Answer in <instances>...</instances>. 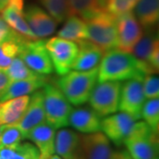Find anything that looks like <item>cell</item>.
Returning <instances> with one entry per match:
<instances>
[{
  "instance_id": "obj_1",
  "label": "cell",
  "mask_w": 159,
  "mask_h": 159,
  "mask_svg": "<svg viewBox=\"0 0 159 159\" xmlns=\"http://www.w3.org/2000/svg\"><path fill=\"white\" fill-rule=\"evenodd\" d=\"M145 74L139 69L135 57L118 49L104 52L98 66L97 80L123 81L136 79L143 80Z\"/></svg>"
},
{
  "instance_id": "obj_2",
  "label": "cell",
  "mask_w": 159,
  "mask_h": 159,
  "mask_svg": "<svg viewBox=\"0 0 159 159\" xmlns=\"http://www.w3.org/2000/svg\"><path fill=\"white\" fill-rule=\"evenodd\" d=\"M98 67L88 71H70L57 80V88L68 102L80 106L89 101L93 89L97 83Z\"/></svg>"
},
{
  "instance_id": "obj_3",
  "label": "cell",
  "mask_w": 159,
  "mask_h": 159,
  "mask_svg": "<svg viewBox=\"0 0 159 159\" xmlns=\"http://www.w3.org/2000/svg\"><path fill=\"white\" fill-rule=\"evenodd\" d=\"M85 21L89 41L101 48L103 52L117 49V18L106 10H100Z\"/></svg>"
},
{
  "instance_id": "obj_4",
  "label": "cell",
  "mask_w": 159,
  "mask_h": 159,
  "mask_svg": "<svg viewBox=\"0 0 159 159\" xmlns=\"http://www.w3.org/2000/svg\"><path fill=\"white\" fill-rule=\"evenodd\" d=\"M124 144L133 159H158V133L144 121L134 123Z\"/></svg>"
},
{
  "instance_id": "obj_5",
  "label": "cell",
  "mask_w": 159,
  "mask_h": 159,
  "mask_svg": "<svg viewBox=\"0 0 159 159\" xmlns=\"http://www.w3.org/2000/svg\"><path fill=\"white\" fill-rule=\"evenodd\" d=\"M43 92L46 122L55 130L67 126L73 108L62 91L54 84L47 83Z\"/></svg>"
},
{
  "instance_id": "obj_6",
  "label": "cell",
  "mask_w": 159,
  "mask_h": 159,
  "mask_svg": "<svg viewBox=\"0 0 159 159\" xmlns=\"http://www.w3.org/2000/svg\"><path fill=\"white\" fill-rule=\"evenodd\" d=\"M121 87V81H98L88 101L91 108L100 117L116 113L119 110Z\"/></svg>"
},
{
  "instance_id": "obj_7",
  "label": "cell",
  "mask_w": 159,
  "mask_h": 159,
  "mask_svg": "<svg viewBox=\"0 0 159 159\" xmlns=\"http://www.w3.org/2000/svg\"><path fill=\"white\" fill-rule=\"evenodd\" d=\"M45 47L53 69L58 75L62 76L72 70L78 53V45L75 42L56 36L46 40Z\"/></svg>"
},
{
  "instance_id": "obj_8",
  "label": "cell",
  "mask_w": 159,
  "mask_h": 159,
  "mask_svg": "<svg viewBox=\"0 0 159 159\" xmlns=\"http://www.w3.org/2000/svg\"><path fill=\"white\" fill-rule=\"evenodd\" d=\"M46 40H25L21 43L19 55L29 68L43 75H49L54 69L45 47Z\"/></svg>"
},
{
  "instance_id": "obj_9",
  "label": "cell",
  "mask_w": 159,
  "mask_h": 159,
  "mask_svg": "<svg viewBox=\"0 0 159 159\" xmlns=\"http://www.w3.org/2000/svg\"><path fill=\"white\" fill-rule=\"evenodd\" d=\"M145 101L142 80H128L122 84L119 105L120 111L128 114L135 121L139 120L142 118V110Z\"/></svg>"
},
{
  "instance_id": "obj_10",
  "label": "cell",
  "mask_w": 159,
  "mask_h": 159,
  "mask_svg": "<svg viewBox=\"0 0 159 159\" xmlns=\"http://www.w3.org/2000/svg\"><path fill=\"white\" fill-rule=\"evenodd\" d=\"M116 18L118 32L117 49L126 53H132L134 46L142 36V27L132 11Z\"/></svg>"
},
{
  "instance_id": "obj_11",
  "label": "cell",
  "mask_w": 159,
  "mask_h": 159,
  "mask_svg": "<svg viewBox=\"0 0 159 159\" xmlns=\"http://www.w3.org/2000/svg\"><path fill=\"white\" fill-rule=\"evenodd\" d=\"M135 120L128 114L120 111L106 116L101 120V131L106 135L110 142L116 146L124 144V141L130 134Z\"/></svg>"
},
{
  "instance_id": "obj_12",
  "label": "cell",
  "mask_w": 159,
  "mask_h": 159,
  "mask_svg": "<svg viewBox=\"0 0 159 159\" xmlns=\"http://www.w3.org/2000/svg\"><path fill=\"white\" fill-rule=\"evenodd\" d=\"M45 121L43 92V89L36 90L32 93L25 113L14 125L21 132L25 140L30 131Z\"/></svg>"
},
{
  "instance_id": "obj_13",
  "label": "cell",
  "mask_w": 159,
  "mask_h": 159,
  "mask_svg": "<svg viewBox=\"0 0 159 159\" xmlns=\"http://www.w3.org/2000/svg\"><path fill=\"white\" fill-rule=\"evenodd\" d=\"M24 18L38 39L48 37L57 29V22L40 6L30 5L24 10Z\"/></svg>"
},
{
  "instance_id": "obj_14",
  "label": "cell",
  "mask_w": 159,
  "mask_h": 159,
  "mask_svg": "<svg viewBox=\"0 0 159 159\" xmlns=\"http://www.w3.org/2000/svg\"><path fill=\"white\" fill-rule=\"evenodd\" d=\"M81 159H110L111 142L102 132L80 134Z\"/></svg>"
},
{
  "instance_id": "obj_15",
  "label": "cell",
  "mask_w": 159,
  "mask_h": 159,
  "mask_svg": "<svg viewBox=\"0 0 159 159\" xmlns=\"http://www.w3.org/2000/svg\"><path fill=\"white\" fill-rule=\"evenodd\" d=\"M1 13L7 25L18 34L29 41L38 40L25 20L23 0H8Z\"/></svg>"
},
{
  "instance_id": "obj_16",
  "label": "cell",
  "mask_w": 159,
  "mask_h": 159,
  "mask_svg": "<svg viewBox=\"0 0 159 159\" xmlns=\"http://www.w3.org/2000/svg\"><path fill=\"white\" fill-rule=\"evenodd\" d=\"M55 129L45 121L30 131L26 139L30 140L37 148L40 159H49L55 154Z\"/></svg>"
},
{
  "instance_id": "obj_17",
  "label": "cell",
  "mask_w": 159,
  "mask_h": 159,
  "mask_svg": "<svg viewBox=\"0 0 159 159\" xmlns=\"http://www.w3.org/2000/svg\"><path fill=\"white\" fill-rule=\"evenodd\" d=\"M158 43L159 40L157 32H156V28L145 29V32H143L141 39L134 46V51L132 52L134 53L133 56L137 60L139 69L145 75L157 74V73L148 65V59L151 51H153L154 47Z\"/></svg>"
},
{
  "instance_id": "obj_18",
  "label": "cell",
  "mask_w": 159,
  "mask_h": 159,
  "mask_svg": "<svg viewBox=\"0 0 159 159\" xmlns=\"http://www.w3.org/2000/svg\"><path fill=\"white\" fill-rule=\"evenodd\" d=\"M55 153L62 159H81L80 134L71 129H60L55 136Z\"/></svg>"
},
{
  "instance_id": "obj_19",
  "label": "cell",
  "mask_w": 159,
  "mask_h": 159,
  "mask_svg": "<svg viewBox=\"0 0 159 159\" xmlns=\"http://www.w3.org/2000/svg\"><path fill=\"white\" fill-rule=\"evenodd\" d=\"M76 43L78 53L72 69L74 71H88L98 67L104 54L102 49L89 40H81Z\"/></svg>"
},
{
  "instance_id": "obj_20",
  "label": "cell",
  "mask_w": 159,
  "mask_h": 159,
  "mask_svg": "<svg viewBox=\"0 0 159 159\" xmlns=\"http://www.w3.org/2000/svg\"><path fill=\"white\" fill-rule=\"evenodd\" d=\"M68 123L75 130L85 134L101 131V117L89 107L72 110Z\"/></svg>"
},
{
  "instance_id": "obj_21",
  "label": "cell",
  "mask_w": 159,
  "mask_h": 159,
  "mask_svg": "<svg viewBox=\"0 0 159 159\" xmlns=\"http://www.w3.org/2000/svg\"><path fill=\"white\" fill-rule=\"evenodd\" d=\"M29 99V96H23L0 102V125L16 124L25 113Z\"/></svg>"
},
{
  "instance_id": "obj_22",
  "label": "cell",
  "mask_w": 159,
  "mask_h": 159,
  "mask_svg": "<svg viewBox=\"0 0 159 159\" xmlns=\"http://www.w3.org/2000/svg\"><path fill=\"white\" fill-rule=\"evenodd\" d=\"M134 14L142 28L155 29L159 20V0H139Z\"/></svg>"
},
{
  "instance_id": "obj_23",
  "label": "cell",
  "mask_w": 159,
  "mask_h": 159,
  "mask_svg": "<svg viewBox=\"0 0 159 159\" xmlns=\"http://www.w3.org/2000/svg\"><path fill=\"white\" fill-rule=\"evenodd\" d=\"M49 79L35 80H14L11 81L5 93L0 97V102L7 101L15 97L29 96L38 90L48 83Z\"/></svg>"
},
{
  "instance_id": "obj_24",
  "label": "cell",
  "mask_w": 159,
  "mask_h": 159,
  "mask_svg": "<svg viewBox=\"0 0 159 159\" xmlns=\"http://www.w3.org/2000/svg\"><path fill=\"white\" fill-rule=\"evenodd\" d=\"M57 36L73 42L88 40V28L86 21L77 15H70L66 20L64 27L58 31Z\"/></svg>"
},
{
  "instance_id": "obj_25",
  "label": "cell",
  "mask_w": 159,
  "mask_h": 159,
  "mask_svg": "<svg viewBox=\"0 0 159 159\" xmlns=\"http://www.w3.org/2000/svg\"><path fill=\"white\" fill-rule=\"evenodd\" d=\"M25 40L27 39L15 32L10 38L0 43V70L6 71L11 61L18 57L20 45Z\"/></svg>"
},
{
  "instance_id": "obj_26",
  "label": "cell",
  "mask_w": 159,
  "mask_h": 159,
  "mask_svg": "<svg viewBox=\"0 0 159 159\" xmlns=\"http://www.w3.org/2000/svg\"><path fill=\"white\" fill-rule=\"evenodd\" d=\"M11 81L14 80H35L48 79L47 75L37 74L30 69L20 57H16L6 70Z\"/></svg>"
},
{
  "instance_id": "obj_27",
  "label": "cell",
  "mask_w": 159,
  "mask_h": 159,
  "mask_svg": "<svg viewBox=\"0 0 159 159\" xmlns=\"http://www.w3.org/2000/svg\"><path fill=\"white\" fill-rule=\"evenodd\" d=\"M70 14L77 15L84 20H89L97 11L102 10L98 8L97 0H68Z\"/></svg>"
},
{
  "instance_id": "obj_28",
  "label": "cell",
  "mask_w": 159,
  "mask_h": 159,
  "mask_svg": "<svg viewBox=\"0 0 159 159\" xmlns=\"http://www.w3.org/2000/svg\"><path fill=\"white\" fill-rule=\"evenodd\" d=\"M40 2L57 22L66 21L71 15L68 0H40Z\"/></svg>"
},
{
  "instance_id": "obj_29",
  "label": "cell",
  "mask_w": 159,
  "mask_h": 159,
  "mask_svg": "<svg viewBox=\"0 0 159 159\" xmlns=\"http://www.w3.org/2000/svg\"><path fill=\"white\" fill-rule=\"evenodd\" d=\"M143 121L155 132L159 130V99H147L142 110Z\"/></svg>"
},
{
  "instance_id": "obj_30",
  "label": "cell",
  "mask_w": 159,
  "mask_h": 159,
  "mask_svg": "<svg viewBox=\"0 0 159 159\" xmlns=\"http://www.w3.org/2000/svg\"><path fill=\"white\" fill-rule=\"evenodd\" d=\"M24 140L21 132L14 125H0V148H11Z\"/></svg>"
},
{
  "instance_id": "obj_31",
  "label": "cell",
  "mask_w": 159,
  "mask_h": 159,
  "mask_svg": "<svg viewBox=\"0 0 159 159\" xmlns=\"http://www.w3.org/2000/svg\"><path fill=\"white\" fill-rule=\"evenodd\" d=\"M138 1L139 0H108L105 10L117 17L132 11Z\"/></svg>"
},
{
  "instance_id": "obj_32",
  "label": "cell",
  "mask_w": 159,
  "mask_h": 159,
  "mask_svg": "<svg viewBox=\"0 0 159 159\" xmlns=\"http://www.w3.org/2000/svg\"><path fill=\"white\" fill-rule=\"evenodd\" d=\"M143 94L146 99L159 98V79L158 75L148 74L145 75L142 80Z\"/></svg>"
},
{
  "instance_id": "obj_33",
  "label": "cell",
  "mask_w": 159,
  "mask_h": 159,
  "mask_svg": "<svg viewBox=\"0 0 159 159\" xmlns=\"http://www.w3.org/2000/svg\"><path fill=\"white\" fill-rule=\"evenodd\" d=\"M11 159H40V153L33 143L20 142Z\"/></svg>"
},
{
  "instance_id": "obj_34",
  "label": "cell",
  "mask_w": 159,
  "mask_h": 159,
  "mask_svg": "<svg viewBox=\"0 0 159 159\" xmlns=\"http://www.w3.org/2000/svg\"><path fill=\"white\" fill-rule=\"evenodd\" d=\"M14 34H15V31L11 29L7 25V23L4 20V19L0 16V43L10 38Z\"/></svg>"
},
{
  "instance_id": "obj_35",
  "label": "cell",
  "mask_w": 159,
  "mask_h": 159,
  "mask_svg": "<svg viewBox=\"0 0 159 159\" xmlns=\"http://www.w3.org/2000/svg\"><path fill=\"white\" fill-rule=\"evenodd\" d=\"M11 80L5 70H0V97L5 93Z\"/></svg>"
},
{
  "instance_id": "obj_36",
  "label": "cell",
  "mask_w": 159,
  "mask_h": 159,
  "mask_svg": "<svg viewBox=\"0 0 159 159\" xmlns=\"http://www.w3.org/2000/svg\"><path fill=\"white\" fill-rule=\"evenodd\" d=\"M110 159H133L131 157L130 154L126 149H120L112 151V153L110 157Z\"/></svg>"
},
{
  "instance_id": "obj_37",
  "label": "cell",
  "mask_w": 159,
  "mask_h": 159,
  "mask_svg": "<svg viewBox=\"0 0 159 159\" xmlns=\"http://www.w3.org/2000/svg\"><path fill=\"white\" fill-rule=\"evenodd\" d=\"M107 2H108V0H97V5L98 8H100L102 10H105Z\"/></svg>"
},
{
  "instance_id": "obj_38",
  "label": "cell",
  "mask_w": 159,
  "mask_h": 159,
  "mask_svg": "<svg viewBox=\"0 0 159 159\" xmlns=\"http://www.w3.org/2000/svg\"><path fill=\"white\" fill-rule=\"evenodd\" d=\"M7 2H8V0H0V12L5 8V6H6Z\"/></svg>"
},
{
  "instance_id": "obj_39",
  "label": "cell",
  "mask_w": 159,
  "mask_h": 159,
  "mask_svg": "<svg viewBox=\"0 0 159 159\" xmlns=\"http://www.w3.org/2000/svg\"><path fill=\"white\" fill-rule=\"evenodd\" d=\"M49 159H62V158H61L60 157H58L57 155H55V154H54V155H52Z\"/></svg>"
},
{
  "instance_id": "obj_40",
  "label": "cell",
  "mask_w": 159,
  "mask_h": 159,
  "mask_svg": "<svg viewBox=\"0 0 159 159\" xmlns=\"http://www.w3.org/2000/svg\"><path fill=\"white\" fill-rule=\"evenodd\" d=\"M0 159H3V158H2V157H0Z\"/></svg>"
}]
</instances>
